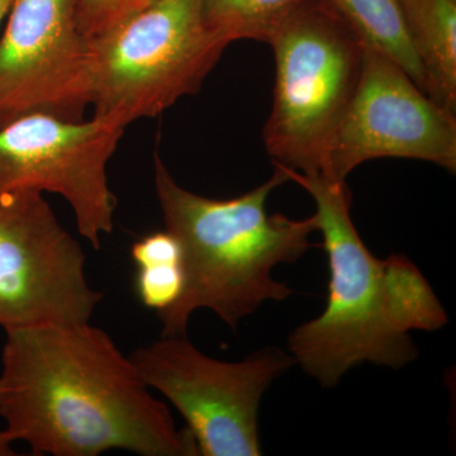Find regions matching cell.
Returning <instances> with one entry per match:
<instances>
[{
    "label": "cell",
    "instance_id": "obj_1",
    "mask_svg": "<svg viewBox=\"0 0 456 456\" xmlns=\"http://www.w3.org/2000/svg\"><path fill=\"white\" fill-rule=\"evenodd\" d=\"M0 417L9 439L36 455H200L188 428L155 399L104 330L36 325L5 331Z\"/></svg>",
    "mask_w": 456,
    "mask_h": 456
},
{
    "label": "cell",
    "instance_id": "obj_2",
    "mask_svg": "<svg viewBox=\"0 0 456 456\" xmlns=\"http://www.w3.org/2000/svg\"><path fill=\"white\" fill-rule=\"evenodd\" d=\"M279 167L314 198L330 269L325 311L288 338L294 362L323 387L362 362L410 364L419 356L410 332L436 331L449 321L431 285L407 257L382 260L368 250L351 217L346 182Z\"/></svg>",
    "mask_w": 456,
    "mask_h": 456
},
{
    "label": "cell",
    "instance_id": "obj_3",
    "mask_svg": "<svg viewBox=\"0 0 456 456\" xmlns=\"http://www.w3.org/2000/svg\"><path fill=\"white\" fill-rule=\"evenodd\" d=\"M289 182L281 167L272 178L230 200H212L180 187L155 156V191L167 231L182 248L184 288L178 301L158 312L163 335H187L198 310H211L228 326L263 303L285 301L293 290L275 281L273 269L294 263L312 248L316 218L269 215L266 200Z\"/></svg>",
    "mask_w": 456,
    "mask_h": 456
},
{
    "label": "cell",
    "instance_id": "obj_4",
    "mask_svg": "<svg viewBox=\"0 0 456 456\" xmlns=\"http://www.w3.org/2000/svg\"><path fill=\"white\" fill-rule=\"evenodd\" d=\"M275 86L263 131L274 165L320 175L362 70L364 42L327 0H305L270 33Z\"/></svg>",
    "mask_w": 456,
    "mask_h": 456
},
{
    "label": "cell",
    "instance_id": "obj_5",
    "mask_svg": "<svg viewBox=\"0 0 456 456\" xmlns=\"http://www.w3.org/2000/svg\"><path fill=\"white\" fill-rule=\"evenodd\" d=\"M226 42L202 20L200 0H155L90 40V106L126 128L196 94Z\"/></svg>",
    "mask_w": 456,
    "mask_h": 456
},
{
    "label": "cell",
    "instance_id": "obj_6",
    "mask_svg": "<svg viewBox=\"0 0 456 456\" xmlns=\"http://www.w3.org/2000/svg\"><path fill=\"white\" fill-rule=\"evenodd\" d=\"M130 359L146 386L184 417L204 456L261 455V398L294 364L292 356L272 347L242 362H222L204 355L185 335H163Z\"/></svg>",
    "mask_w": 456,
    "mask_h": 456
},
{
    "label": "cell",
    "instance_id": "obj_7",
    "mask_svg": "<svg viewBox=\"0 0 456 456\" xmlns=\"http://www.w3.org/2000/svg\"><path fill=\"white\" fill-rule=\"evenodd\" d=\"M102 293L90 287L82 245L37 191L0 198V326L89 322Z\"/></svg>",
    "mask_w": 456,
    "mask_h": 456
},
{
    "label": "cell",
    "instance_id": "obj_8",
    "mask_svg": "<svg viewBox=\"0 0 456 456\" xmlns=\"http://www.w3.org/2000/svg\"><path fill=\"white\" fill-rule=\"evenodd\" d=\"M123 131L98 117L69 122L31 114L9 123L0 128V198L20 191L59 194L70 204L80 235L101 248L114 227L107 167Z\"/></svg>",
    "mask_w": 456,
    "mask_h": 456
},
{
    "label": "cell",
    "instance_id": "obj_9",
    "mask_svg": "<svg viewBox=\"0 0 456 456\" xmlns=\"http://www.w3.org/2000/svg\"><path fill=\"white\" fill-rule=\"evenodd\" d=\"M383 158L428 161L455 173L456 117L395 60L364 45L358 88L320 175L346 182L360 165Z\"/></svg>",
    "mask_w": 456,
    "mask_h": 456
},
{
    "label": "cell",
    "instance_id": "obj_10",
    "mask_svg": "<svg viewBox=\"0 0 456 456\" xmlns=\"http://www.w3.org/2000/svg\"><path fill=\"white\" fill-rule=\"evenodd\" d=\"M0 38V128L31 114L83 121L90 41L79 0H13Z\"/></svg>",
    "mask_w": 456,
    "mask_h": 456
},
{
    "label": "cell",
    "instance_id": "obj_11",
    "mask_svg": "<svg viewBox=\"0 0 456 456\" xmlns=\"http://www.w3.org/2000/svg\"><path fill=\"white\" fill-rule=\"evenodd\" d=\"M408 37L428 80V95L456 110V0H398Z\"/></svg>",
    "mask_w": 456,
    "mask_h": 456
},
{
    "label": "cell",
    "instance_id": "obj_12",
    "mask_svg": "<svg viewBox=\"0 0 456 456\" xmlns=\"http://www.w3.org/2000/svg\"><path fill=\"white\" fill-rule=\"evenodd\" d=\"M364 45L391 57L428 94V80L417 57L398 0H327Z\"/></svg>",
    "mask_w": 456,
    "mask_h": 456
},
{
    "label": "cell",
    "instance_id": "obj_13",
    "mask_svg": "<svg viewBox=\"0 0 456 456\" xmlns=\"http://www.w3.org/2000/svg\"><path fill=\"white\" fill-rule=\"evenodd\" d=\"M305 0H200L207 28L227 45L240 40L266 42L270 33Z\"/></svg>",
    "mask_w": 456,
    "mask_h": 456
},
{
    "label": "cell",
    "instance_id": "obj_14",
    "mask_svg": "<svg viewBox=\"0 0 456 456\" xmlns=\"http://www.w3.org/2000/svg\"><path fill=\"white\" fill-rule=\"evenodd\" d=\"M184 288L182 264L141 266L136 275V292L150 310H167L178 301Z\"/></svg>",
    "mask_w": 456,
    "mask_h": 456
},
{
    "label": "cell",
    "instance_id": "obj_15",
    "mask_svg": "<svg viewBox=\"0 0 456 456\" xmlns=\"http://www.w3.org/2000/svg\"><path fill=\"white\" fill-rule=\"evenodd\" d=\"M155 0H79V26L88 40L110 31Z\"/></svg>",
    "mask_w": 456,
    "mask_h": 456
},
{
    "label": "cell",
    "instance_id": "obj_16",
    "mask_svg": "<svg viewBox=\"0 0 456 456\" xmlns=\"http://www.w3.org/2000/svg\"><path fill=\"white\" fill-rule=\"evenodd\" d=\"M132 259L137 266L182 264V248L169 231L147 235L132 246Z\"/></svg>",
    "mask_w": 456,
    "mask_h": 456
},
{
    "label": "cell",
    "instance_id": "obj_17",
    "mask_svg": "<svg viewBox=\"0 0 456 456\" xmlns=\"http://www.w3.org/2000/svg\"><path fill=\"white\" fill-rule=\"evenodd\" d=\"M13 441L9 439L7 432L0 430V456H12L16 455L13 448H12Z\"/></svg>",
    "mask_w": 456,
    "mask_h": 456
},
{
    "label": "cell",
    "instance_id": "obj_18",
    "mask_svg": "<svg viewBox=\"0 0 456 456\" xmlns=\"http://www.w3.org/2000/svg\"><path fill=\"white\" fill-rule=\"evenodd\" d=\"M12 3H13V0H0V23H2L3 18L9 13Z\"/></svg>",
    "mask_w": 456,
    "mask_h": 456
}]
</instances>
